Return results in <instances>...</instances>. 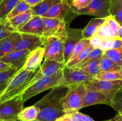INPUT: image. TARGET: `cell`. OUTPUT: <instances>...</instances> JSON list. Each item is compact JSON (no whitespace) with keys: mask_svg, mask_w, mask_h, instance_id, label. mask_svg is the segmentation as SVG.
I'll return each instance as SVG.
<instances>
[{"mask_svg":"<svg viewBox=\"0 0 122 121\" xmlns=\"http://www.w3.org/2000/svg\"><path fill=\"white\" fill-rule=\"evenodd\" d=\"M68 87L56 86L34 105L39 109L36 120L56 121L65 114L63 106V98L69 90Z\"/></svg>","mask_w":122,"mask_h":121,"instance_id":"obj_1","label":"cell"},{"mask_svg":"<svg viewBox=\"0 0 122 121\" xmlns=\"http://www.w3.org/2000/svg\"><path fill=\"white\" fill-rule=\"evenodd\" d=\"M37 71H29L23 68L13 76L8 85L0 94V104L15 96L21 95L30 84Z\"/></svg>","mask_w":122,"mask_h":121,"instance_id":"obj_2","label":"cell"},{"mask_svg":"<svg viewBox=\"0 0 122 121\" xmlns=\"http://www.w3.org/2000/svg\"><path fill=\"white\" fill-rule=\"evenodd\" d=\"M63 76V71H60L58 73L51 77H43L30 85L21 94V100L26 102L32 97L38 94L42 91L58 86Z\"/></svg>","mask_w":122,"mask_h":121,"instance_id":"obj_3","label":"cell"},{"mask_svg":"<svg viewBox=\"0 0 122 121\" xmlns=\"http://www.w3.org/2000/svg\"><path fill=\"white\" fill-rule=\"evenodd\" d=\"M86 89L85 84L71 87L63 98V106L65 114L79 112L83 107Z\"/></svg>","mask_w":122,"mask_h":121,"instance_id":"obj_4","label":"cell"},{"mask_svg":"<svg viewBox=\"0 0 122 121\" xmlns=\"http://www.w3.org/2000/svg\"><path fill=\"white\" fill-rule=\"evenodd\" d=\"M43 39L44 59L65 63L64 57L65 39L57 36L43 37Z\"/></svg>","mask_w":122,"mask_h":121,"instance_id":"obj_5","label":"cell"},{"mask_svg":"<svg viewBox=\"0 0 122 121\" xmlns=\"http://www.w3.org/2000/svg\"><path fill=\"white\" fill-rule=\"evenodd\" d=\"M62 71L63 76L58 86L71 87L86 84L94 79V77L89 75L81 68L65 66Z\"/></svg>","mask_w":122,"mask_h":121,"instance_id":"obj_6","label":"cell"},{"mask_svg":"<svg viewBox=\"0 0 122 121\" xmlns=\"http://www.w3.org/2000/svg\"><path fill=\"white\" fill-rule=\"evenodd\" d=\"M24 102L21 95L0 104V119L7 121H17L18 115L23 109Z\"/></svg>","mask_w":122,"mask_h":121,"instance_id":"obj_7","label":"cell"},{"mask_svg":"<svg viewBox=\"0 0 122 121\" xmlns=\"http://www.w3.org/2000/svg\"><path fill=\"white\" fill-rule=\"evenodd\" d=\"M111 0H92L85 8L76 9L72 12L77 15H89L100 19L110 16Z\"/></svg>","mask_w":122,"mask_h":121,"instance_id":"obj_8","label":"cell"},{"mask_svg":"<svg viewBox=\"0 0 122 121\" xmlns=\"http://www.w3.org/2000/svg\"><path fill=\"white\" fill-rule=\"evenodd\" d=\"M42 19L44 22L42 37L57 36L66 40L67 25L65 20L44 17H42Z\"/></svg>","mask_w":122,"mask_h":121,"instance_id":"obj_9","label":"cell"},{"mask_svg":"<svg viewBox=\"0 0 122 121\" xmlns=\"http://www.w3.org/2000/svg\"><path fill=\"white\" fill-rule=\"evenodd\" d=\"M44 44V39L41 36L28 33H20V37L17 40L14 51L27 50L29 52L33 51Z\"/></svg>","mask_w":122,"mask_h":121,"instance_id":"obj_10","label":"cell"},{"mask_svg":"<svg viewBox=\"0 0 122 121\" xmlns=\"http://www.w3.org/2000/svg\"><path fill=\"white\" fill-rule=\"evenodd\" d=\"M65 66V63L60 62L53 60L45 59L42 65H41L39 70L32 79L30 84L36 81L37 80L43 77H48L54 75L62 70Z\"/></svg>","mask_w":122,"mask_h":121,"instance_id":"obj_11","label":"cell"},{"mask_svg":"<svg viewBox=\"0 0 122 121\" xmlns=\"http://www.w3.org/2000/svg\"><path fill=\"white\" fill-rule=\"evenodd\" d=\"M85 85L87 88L115 95L122 88V80H98L94 78L92 81Z\"/></svg>","mask_w":122,"mask_h":121,"instance_id":"obj_12","label":"cell"},{"mask_svg":"<svg viewBox=\"0 0 122 121\" xmlns=\"http://www.w3.org/2000/svg\"><path fill=\"white\" fill-rule=\"evenodd\" d=\"M86 92L85 96L83 107L98 104L111 106L114 94L105 93L87 88H86Z\"/></svg>","mask_w":122,"mask_h":121,"instance_id":"obj_13","label":"cell"},{"mask_svg":"<svg viewBox=\"0 0 122 121\" xmlns=\"http://www.w3.org/2000/svg\"><path fill=\"white\" fill-rule=\"evenodd\" d=\"M30 52L27 50L13 51L0 58V61L8 64L11 68L19 71L25 65Z\"/></svg>","mask_w":122,"mask_h":121,"instance_id":"obj_14","label":"cell"},{"mask_svg":"<svg viewBox=\"0 0 122 121\" xmlns=\"http://www.w3.org/2000/svg\"><path fill=\"white\" fill-rule=\"evenodd\" d=\"M82 29L72 28L66 26V37L64 41V57L65 64L69 60V56L76 44L82 38Z\"/></svg>","mask_w":122,"mask_h":121,"instance_id":"obj_15","label":"cell"},{"mask_svg":"<svg viewBox=\"0 0 122 121\" xmlns=\"http://www.w3.org/2000/svg\"><path fill=\"white\" fill-rule=\"evenodd\" d=\"M70 12H72L71 5L67 0H57L43 17L65 20Z\"/></svg>","mask_w":122,"mask_h":121,"instance_id":"obj_16","label":"cell"},{"mask_svg":"<svg viewBox=\"0 0 122 121\" xmlns=\"http://www.w3.org/2000/svg\"><path fill=\"white\" fill-rule=\"evenodd\" d=\"M44 30V22L42 17L33 15L22 27L17 30L19 33H28L42 37Z\"/></svg>","mask_w":122,"mask_h":121,"instance_id":"obj_17","label":"cell"},{"mask_svg":"<svg viewBox=\"0 0 122 121\" xmlns=\"http://www.w3.org/2000/svg\"><path fill=\"white\" fill-rule=\"evenodd\" d=\"M44 53V48L42 46L31 51L22 68L29 71H38L41 65Z\"/></svg>","mask_w":122,"mask_h":121,"instance_id":"obj_18","label":"cell"},{"mask_svg":"<svg viewBox=\"0 0 122 121\" xmlns=\"http://www.w3.org/2000/svg\"><path fill=\"white\" fill-rule=\"evenodd\" d=\"M20 37V33L14 32L0 40V58L14 50L15 43Z\"/></svg>","mask_w":122,"mask_h":121,"instance_id":"obj_19","label":"cell"},{"mask_svg":"<svg viewBox=\"0 0 122 121\" xmlns=\"http://www.w3.org/2000/svg\"><path fill=\"white\" fill-rule=\"evenodd\" d=\"M33 16L31 9H28L24 13H21L13 18L8 19L12 27L17 32L27 21H29Z\"/></svg>","mask_w":122,"mask_h":121,"instance_id":"obj_20","label":"cell"},{"mask_svg":"<svg viewBox=\"0 0 122 121\" xmlns=\"http://www.w3.org/2000/svg\"><path fill=\"white\" fill-rule=\"evenodd\" d=\"M105 21V19L95 18L92 19L87 26L82 30V36L83 39H88L91 37L96 33L98 28Z\"/></svg>","mask_w":122,"mask_h":121,"instance_id":"obj_21","label":"cell"},{"mask_svg":"<svg viewBox=\"0 0 122 121\" xmlns=\"http://www.w3.org/2000/svg\"><path fill=\"white\" fill-rule=\"evenodd\" d=\"M39 109L35 105L24 108L18 115L17 121H33L38 118Z\"/></svg>","mask_w":122,"mask_h":121,"instance_id":"obj_22","label":"cell"},{"mask_svg":"<svg viewBox=\"0 0 122 121\" xmlns=\"http://www.w3.org/2000/svg\"><path fill=\"white\" fill-rule=\"evenodd\" d=\"M56 1L57 0H43L39 4L31 7L32 14L33 15L43 17Z\"/></svg>","mask_w":122,"mask_h":121,"instance_id":"obj_23","label":"cell"},{"mask_svg":"<svg viewBox=\"0 0 122 121\" xmlns=\"http://www.w3.org/2000/svg\"><path fill=\"white\" fill-rule=\"evenodd\" d=\"M110 15L122 25V0H111Z\"/></svg>","mask_w":122,"mask_h":121,"instance_id":"obj_24","label":"cell"},{"mask_svg":"<svg viewBox=\"0 0 122 121\" xmlns=\"http://www.w3.org/2000/svg\"><path fill=\"white\" fill-rule=\"evenodd\" d=\"M20 0H2L0 3V19H7Z\"/></svg>","mask_w":122,"mask_h":121,"instance_id":"obj_25","label":"cell"},{"mask_svg":"<svg viewBox=\"0 0 122 121\" xmlns=\"http://www.w3.org/2000/svg\"><path fill=\"white\" fill-rule=\"evenodd\" d=\"M94 78L98 80H122V70L117 71H101Z\"/></svg>","mask_w":122,"mask_h":121,"instance_id":"obj_26","label":"cell"},{"mask_svg":"<svg viewBox=\"0 0 122 121\" xmlns=\"http://www.w3.org/2000/svg\"><path fill=\"white\" fill-rule=\"evenodd\" d=\"M17 70L13 68L0 72V94L8 85L13 76L17 72Z\"/></svg>","mask_w":122,"mask_h":121,"instance_id":"obj_27","label":"cell"},{"mask_svg":"<svg viewBox=\"0 0 122 121\" xmlns=\"http://www.w3.org/2000/svg\"><path fill=\"white\" fill-rule=\"evenodd\" d=\"M100 59L101 58L91 60L89 62L83 65L81 69H82L84 72L89 74V75L95 78V76L101 72L100 66Z\"/></svg>","mask_w":122,"mask_h":121,"instance_id":"obj_28","label":"cell"},{"mask_svg":"<svg viewBox=\"0 0 122 121\" xmlns=\"http://www.w3.org/2000/svg\"><path fill=\"white\" fill-rule=\"evenodd\" d=\"M101 71H111L121 70L122 69L111 60L104 53L101 57L100 62Z\"/></svg>","mask_w":122,"mask_h":121,"instance_id":"obj_29","label":"cell"},{"mask_svg":"<svg viewBox=\"0 0 122 121\" xmlns=\"http://www.w3.org/2000/svg\"><path fill=\"white\" fill-rule=\"evenodd\" d=\"M104 53L122 69V47L107 50Z\"/></svg>","mask_w":122,"mask_h":121,"instance_id":"obj_30","label":"cell"},{"mask_svg":"<svg viewBox=\"0 0 122 121\" xmlns=\"http://www.w3.org/2000/svg\"><path fill=\"white\" fill-rule=\"evenodd\" d=\"M122 47V40L117 38H108L102 40L100 48L102 51H106L112 49Z\"/></svg>","mask_w":122,"mask_h":121,"instance_id":"obj_31","label":"cell"},{"mask_svg":"<svg viewBox=\"0 0 122 121\" xmlns=\"http://www.w3.org/2000/svg\"><path fill=\"white\" fill-rule=\"evenodd\" d=\"M103 53L104 51H102L100 48L93 49L81 62L79 63L77 65H76L74 67L77 68H81L83 65L87 64V63L89 62L91 60L101 58L102 55H103Z\"/></svg>","mask_w":122,"mask_h":121,"instance_id":"obj_32","label":"cell"},{"mask_svg":"<svg viewBox=\"0 0 122 121\" xmlns=\"http://www.w3.org/2000/svg\"><path fill=\"white\" fill-rule=\"evenodd\" d=\"M93 49L94 48L90 45L89 47H87L86 49H84L81 52H80L79 54H77V55L75 56V57H73V58H71V59H69L67 62H66L65 66L70 68L74 67V66H76V65H77L79 63L81 62L86 56L87 55H88Z\"/></svg>","mask_w":122,"mask_h":121,"instance_id":"obj_33","label":"cell"},{"mask_svg":"<svg viewBox=\"0 0 122 121\" xmlns=\"http://www.w3.org/2000/svg\"><path fill=\"white\" fill-rule=\"evenodd\" d=\"M14 32L17 31L12 27L8 19H0V40Z\"/></svg>","mask_w":122,"mask_h":121,"instance_id":"obj_34","label":"cell"},{"mask_svg":"<svg viewBox=\"0 0 122 121\" xmlns=\"http://www.w3.org/2000/svg\"><path fill=\"white\" fill-rule=\"evenodd\" d=\"M96 33L102 40L108 39V38H114L112 30H111L107 21H106V19H105V21H104L103 23L98 28Z\"/></svg>","mask_w":122,"mask_h":121,"instance_id":"obj_35","label":"cell"},{"mask_svg":"<svg viewBox=\"0 0 122 121\" xmlns=\"http://www.w3.org/2000/svg\"><path fill=\"white\" fill-rule=\"evenodd\" d=\"M30 6L29 4H27L24 0H20L18 2L17 4L14 7V8H13L11 12L8 14L7 19H10L11 18L14 17L16 16V15H19V14H21V13H24V12L26 11L28 9H30Z\"/></svg>","mask_w":122,"mask_h":121,"instance_id":"obj_36","label":"cell"},{"mask_svg":"<svg viewBox=\"0 0 122 121\" xmlns=\"http://www.w3.org/2000/svg\"><path fill=\"white\" fill-rule=\"evenodd\" d=\"M90 46V42H89V39H82L76 45L75 47H74L73 50L72 52L70 54V56H69V59H71L75 56L77 55V54L83 51V50L86 49ZM67 60V61H68Z\"/></svg>","mask_w":122,"mask_h":121,"instance_id":"obj_37","label":"cell"},{"mask_svg":"<svg viewBox=\"0 0 122 121\" xmlns=\"http://www.w3.org/2000/svg\"><path fill=\"white\" fill-rule=\"evenodd\" d=\"M110 106L114 108L118 113L122 115V88L115 94Z\"/></svg>","mask_w":122,"mask_h":121,"instance_id":"obj_38","label":"cell"},{"mask_svg":"<svg viewBox=\"0 0 122 121\" xmlns=\"http://www.w3.org/2000/svg\"><path fill=\"white\" fill-rule=\"evenodd\" d=\"M92 0H74L71 4V11L81 9L86 7Z\"/></svg>","mask_w":122,"mask_h":121,"instance_id":"obj_39","label":"cell"},{"mask_svg":"<svg viewBox=\"0 0 122 121\" xmlns=\"http://www.w3.org/2000/svg\"><path fill=\"white\" fill-rule=\"evenodd\" d=\"M89 39V42H90V45L94 49L100 48L102 40H103L97 33H95Z\"/></svg>","mask_w":122,"mask_h":121,"instance_id":"obj_40","label":"cell"},{"mask_svg":"<svg viewBox=\"0 0 122 121\" xmlns=\"http://www.w3.org/2000/svg\"><path fill=\"white\" fill-rule=\"evenodd\" d=\"M70 114H71L78 121H95L90 116H88V115H85V114L79 112H76Z\"/></svg>","mask_w":122,"mask_h":121,"instance_id":"obj_41","label":"cell"},{"mask_svg":"<svg viewBox=\"0 0 122 121\" xmlns=\"http://www.w3.org/2000/svg\"><path fill=\"white\" fill-rule=\"evenodd\" d=\"M56 121H78L71 114H64L56 120Z\"/></svg>","mask_w":122,"mask_h":121,"instance_id":"obj_42","label":"cell"},{"mask_svg":"<svg viewBox=\"0 0 122 121\" xmlns=\"http://www.w3.org/2000/svg\"><path fill=\"white\" fill-rule=\"evenodd\" d=\"M27 4L29 5L30 7H34L36 5L39 4L43 0H24Z\"/></svg>","mask_w":122,"mask_h":121,"instance_id":"obj_43","label":"cell"},{"mask_svg":"<svg viewBox=\"0 0 122 121\" xmlns=\"http://www.w3.org/2000/svg\"><path fill=\"white\" fill-rule=\"evenodd\" d=\"M11 68V67L8 64H7L5 63H4L0 61V72L4 71V70H8V69Z\"/></svg>","mask_w":122,"mask_h":121,"instance_id":"obj_44","label":"cell"},{"mask_svg":"<svg viewBox=\"0 0 122 121\" xmlns=\"http://www.w3.org/2000/svg\"><path fill=\"white\" fill-rule=\"evenodd\" d=\"M105 121H122V115L118 113L114 117Z\"/></svg>","mask_w":122,"mask_h":121,"instance_id":"obj_45","label":"cell"},{"mask_svg":"<svg viewBox=\"0 0 122 121\" xmlns=\"http://www.w3.org/2000/svg\"><path fill=\"white\" fill-rule=\"evenodd\" d=\"M117 38L122 40V25H120L117 34Z\"/></svg>","mask_w":122,"mask_h":121,"instance_id":"obj_46","label":"cell"},{"mask_svg":"<svg viewBox=\"0 0 122 121\" xmlns=\"http://www.w3.org/2000/svg\"><path fill=\"white\" fill-rule=\"evenodd\" d=\"M67 1H69V3H70V4H71V2H72L73 1H74V0H67Z\"/></svg>","mask_w":122,"mask_h":121,"instance_id":"obj_47","label":"cell"},{"mask_svg":"<svg viewBox=\"0 0 122 121\" xmlns=\"http://www.w3.org/2000/svg\"><path fill=\"white\" fill-rule=\"evenodd\" d=\"M0 121H3V120L0 119Z\"/></svg>","mask_w":122,"mask_h":121,"instance_id":"obj_48","label":"cell"},{"mask_svg":"<svg viewBox=\"0 0 122 121\" xmlns=\"http://www.w3.org/2000/svg\"><path fill=\"white\" fill-rule=\"evenodd\" d=\"M38 121V120H35V121Z\"/></svg>","mask_w":122,"mask_h":121,"instance_id":"obj_49","label":"cell"},{"mask_svg":"<svg viewBox=\"0 0 122 121\" xmlns=\"http://www.w3.org/2000/svg\"><path fill=\"white\" fill-rule=\"evenodd\" d=\"M2 1V0H0V3H1V2Z\"/></svg>","mask_w":122,"mask_h":121,"instance_id":"obj_50","label":"cell"}]
</instances>
